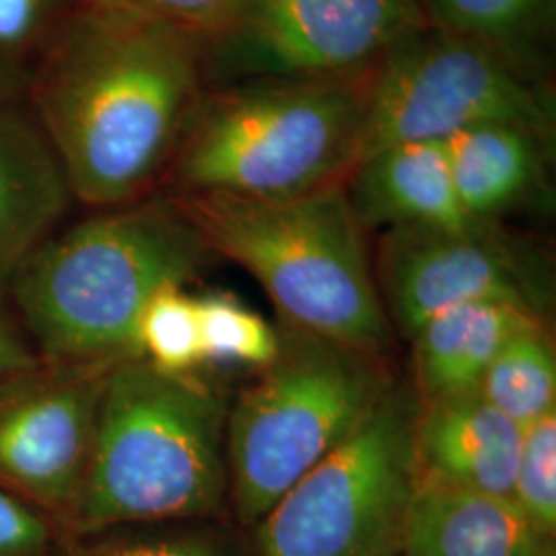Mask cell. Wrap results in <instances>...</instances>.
Returning a JSON list of instances; mask_svg holds the SVG:
<instances>
[{
    "instance_id": "obj_1",
    "label": "cell",
    "mask_w": 556,
    "mask_h": 556,
    "mask_svg": "<svg viewBox=\"0 0 556 556\" xmlns=\"http://www.w3.org/2000/svg\"><path fill=\"white\" fill-rule=\"evenodd\" d=\"M202 41L105 0H83L41 56L25 101L77 204L153 197L206 91Z\"/></svg>"
},
{
    "instance_id": "obj_2",
    "label": "cell",
    "mask_w": 556,
    "mask_h": 556,
    "mask_svg": "<svg viewBox=\"0 0 556 556\" xmlns=\"http://www.w3.org/2000/svg\"><path fill=\"white\" fill-rule=\"evenodd\" d=\"M215 260L178 202L157 192L64 223L2 295L38 357L112 365L140 357L147 303L163 289H186Z\"/></svg>"
},
{
    "instance_id": "obj_3",
    "label": "cell",
    "mask_w": 556,
    "mask_h": 556,
    "mask_svg": "<svg viewBox=\"0 0 556 556\" xmlns=\"http://www.w3.org/2000/svg\"><path fill=\"white\" fill-rule=\"evenodd\" d=\"M229 406L231 397L202 371L165 374L142 357L114 363L71 538L135 523L229 519Z\"/></svg>"
},
{
    "instance_id": "obj_4",
    "label": "cell",
    "mask_w": 556,
    "mask_h": 556,
    "mask_svg": "<svg viewBox=\"0 0 556 556\" xmlns=\"http://www.w3.org/2000/svg\"><path fill=\"white\" fill-rule=\"evenodd\" d=\"M371 71L206 87L161 194L282 200L344 184L363 160Z\"/></svg>"
},
{
    "instance_id": "obj_5",
    "label": "cell",
    "mask_w": 556,
    "mask_h": 556,
    "mask_svg": "<svg viewBox=\"0 0 556 556\" xmlns=\"http://www.w3.org/2000/svg\"><path fill=\"white\" fill-rule=\"evenodd\" d=\"M169 199L217 258L236 262L258 280L278 319L388 357L396 332L379 295L367 231L344 184L295 199Z\"/></svg>"
},
{
    "instance_id": "obj_6",
    "label": "cell",
    "mask_w": 556,
    "mask_h": 556,
    "mask_svg": "<svg viewBox=\"0 0 556 556\" xmlns=\"http://www.w3.org/2000/svg\"><path fill=\"white\" fill-rule=\"evenodd\" d=\"M278 353L231 400L229 507L250 532L369 417L396 383L386 357L280 319Z\"/></svg>"
},
{
    "instance_id": "obj_7",
    "label": "cell",
    "mask_w": 556,
    "mask_h": 556,
    "mask_svg": "<svg viewBox=\"0 0 556 556\" xmlns=\"http://www.w3.org/2000/svg\"><path fill=\"white\" fill-rule=\"evenodd\" d=\"M418 402L400 381L248 532L254 556H397L418 486Z\"/></svg>"
},
{
    "instance_id": "obj_8",
    "label": "cell",
    "mask_w": 556,
    "mask_h": 556,
    "mask_svg": "<svg viewBox=\"0 0 556 556\" xmlns=\"http://www.w3.org/2000/svg\"><path fill=\"white\" fill-rule=\"evenodd\" d=\"M489 124L556 139L555 83L425 25L371 71L363 160L394 142L443 140Z\"/></svg>"
},
{
    "instance_id": "obj_9",
    "label": "cell",
    "mask_w": 556,
    "mask_h": 556,
    "mask_svg": "<svg viewBox=\"0 0 556 556\" xmlns=\"http://www.w3.org/2000/svg\"><path fill=\"white\" fill-rule=\"evenodd\" d=\"M425 25L418 0H239L202 40L206 85L351 77Z\"/></svg>"
},
{
    "instance_id": "obj_10",
    "label": "cell",
    "mask_w": 556,
    "mask_h": 556,
    "mask_svg": "<svg viewBox=\"0 0 556 556\" xmlns=\"http://www.w3.org/2000/svg\"><path fill=\"white\" fill-rule=\"evenodd\" d=\"M374 268L388 319L406 340L462 303L501 301L546 319L553 301L548 252L505 223L383 231Z\"/></svg>"
},
{
    "instance_id": "obj_11",
    "label": "cell",
    "mask_w": 556,
    "mask_h": 556,
    "mask_svg": "<svg viewBox=\"0 0 556 556\" xmlns=\"http://www.w3.org/2000/svg\"><path fill=\"white\" fill-rule=\"evenodd\" d=\"M112 365L40 358L0 379V486L52 519L64 540L79 511Z\"/></svg>"
},
{
    "instance_id": "obj_12",
    "label": "cell",
    "mask_w": 556,
    "mask_h": 556,
    "mask_svg": "<svg viewBox=\"0 0 556 556\" xmlns=\"http://www.w3.org/2000/svg\"><path fill=\"white\" fill-rule=\"evenodd\" d=\"M77 204L25 98L0 96V293Z\"/></svg>"
},
{
    "instance_id": "obj_13",
    "label": "cell",
    "mask_w": 556,
    "mask_h": 556,
    "mask_svg": "<svg viewBox=\"0 0 556 556\" xmlns=\"http://www.w3.org/2000/svg\"><path fill=\"white\" fill-rule=\"evenodd\" d=\"M521 433L478 388L420 404L415 427L418 477L511 497Z\"/></svg>"
},
{
    "instance_id": "obj_14",
    "label": "cell",
    "mask_w": 556,
    "mask_h": 556,
    "mask_svg": "<svg viewBox=\"0 0 556 556\" xmlns=\"http://www.w3.org/2000/svg\"><path fill=\"white\" fill-rule=\"evenodd\" d=\"M344 192L367 233L478 223L457 199L443 140H406L369 153L344 181Z\"/></svg>"
},
{
    "instance_id": "obj_15",
    "label": "cell",
    "mask_w": 556,
    "mask_h": 556,
    "mask_svg": "<svg viewBox=\"0 0 556 556\" xmlns=\"http://www.w3.org/2000/svg\"><path fill=\"white\" fill-rule=\"evenodd\" d=\"M443 147L464 211L477 220L505 223L553 200L556 139L507 124L462 130Z\"/></svg>"
},
{
    "instance_id": "obj_16",
    "label": "cell",
    "mask_w": 556,
    "mask_h": 556,
    "mask_svg": "<svg viewBox=\"0 0 556 556\" xmlns=\"http://www.w3.org/2000/svg\"><path fill=\"white\" fill-rule=\"evenodd\" d=\"M402 555L556 556V548L514 498L418 477Z\"/></svg>"
},
{
    "instance_id": "obj_17",
    "label": "cell",
    "mask_w": 556,
    "mask_h": 556,
    "mask_svg": "<svg viewBox=\"0 0 556 556\" xmlns=\"http://www.w3.org/2000/svg\"><path fill=\"white\" fill-rule=\"evenodd\" d=\"M546 324L511 303L472 301L425 321L413 342V388L420 404L477 390L498 351L517 332Z\"/></svg>"
},
{
    "instance_id": "obj_18",
    "label": "cell",
    "mask_w": 556,
    "mask_h": 556,
    "mask_svg": "<svg viewBox=\"0 0 556 556\" xmlns=\"http://www.w3.org/2000/svg\"><path fill=\"white\" fill-rule=\"evenodd\" d=\"M418 2L427 25L482 43L530 73L551 77L556 40V0Z\"/></svg>"
},
{
    "instance_id": "obj_19",
    "label": "cell",
    "mask_w": 556,
    "mask_h": 556,
    "mask_svg": "<svg viewBox=\"0 0 556 556\" xmlns=\"http://www.w3.org/2000/svg\"><path fill=\"white\" fill-rule=\"evenodd\" d=\"M56 556H254L250 534L229 519L108 528L64 540Z\"/></svg>"
},
{
    "instance_id": "obj_20",
    "label": "cell",
    "mask_w": 556,
    "mask_h": 556,
    "mask_svg": "<svg viewBox=\"0 0 556 556\" xmlns=\"http://www.w3.org/2000/svg\"><path fill=\"white\" fill-rule=\"evenodd\" d=\"M478 390L517 427L556 410V351L548 326L517 332L489 365Z\"/></svg>"
},
{
    "instance_id": "obj_21",
    "label": "cell",
    "mask_w": 556,
    "mask_h": 556,
    "mask_svg": "<svg viewBox=\"0 0 556 556\" xmlns=\"http://www.w3.org/2000/svg\"><path fill=\"white\" fill-rule=\"evenodd\" d=\"M83 0H0V96L25 98L41 56Z\"/></svg>"
},
{
    "instance_id": "obj_22",
    "label": "cell",
    "mask_w": 556,
    "mask_h": 556,
    "mask_svg": "<svg viewBox=\"0 0 556 556\" xmlns=\"http://www.w3.org/2000/svg\"><path fill=\"white\" fill-rule=\"evenodd\" d=\"M197 301L204 367H250L260 371L275 361L277 326L227 291H208Z\"/></svg>"
},
{
    "instance_id": "obj_23",
    "label": "cell",
    "mask_w": 556,
    "mask_h": 556,
    "mask_svg": "<svg viewBox=\"0 0 556 556\" xmlns=\"http://www.w3.org/2000/svg\"><path fill=\"white\" fill-rule=\"evenodd\" d=\"M140 357L165 374L188 376L204 369L199 301L181 287L151 299L139 321Z\"/></svg>"
},
{
    "instance_id": "obj_24",
    "label": "cell",
    "mask_w": 556,
    "mask_h": 556,
    "mask_svg": "<svg viewBox=\"0 0 556 556\" xmlns=\"http://www.w3.org/2000/svg\"><path fill=\"white\" fill-rule=\"evenodd\" d=\"M511 498L540 532L556 536V410L523 429Z\"/></svg>"
},
{
    "instance_id": "obj_25",
    "label": "cell",
    "mask_w": 556,
    "mask_h": 556,
    "mask_svg": "<svg viewBox=\"0 0 556 556\" xmlns=\"http://www.w3.org/2000/svg\"><path fill=\"white\" fill-rule=\"evenodd\" d=\"M62 544L52 519L0 486V556H56Z\"/></svg>"
},
{
    "instance_id": "obj_26",
    "label": "cell",
    "mask_w": 556,
    "mask_h": 556,
    "mask_svg": "<svg viewBox=\"0 0 556 556\" xmlns=\"http://www.w3.org/2000/svg\"><path fill=\"white\" fill-rule=\"evenodd\" d=\"M124 9L137 11L151 20L169 23L184 29L200 41L211 31H215L229 13L239 4V0H105Z\"/></svg>"
},
{
    "instance_id": "obj_27",
    "label": "cell",
    "mask_w": 556,
    "mask_h": 556,
    "mask_svg": "<svg viewBox=\"0 0 556 556\" xmlns=\"http://www.w3.org/2000/svg\"><path fill=\"white\" fill-rule=\"evenodd\" d=\"M40 361L7 299L0 293V379Z\"/></svg>"
},
{
    "instance_id": "obj_28",
    "label": "cell",
    "mask_w": 556,
    "mask_h": 556,
    "mask_svg": "<svg viewBox=\"0 0 556 556\" xmlns=\"http://www.w3.org/2000/svg\"><path fill=\"white\" fill-rule=\"evenodd\" d=\"M397 556H406V555H397Z\"/></svg>"
}]
</instances>
